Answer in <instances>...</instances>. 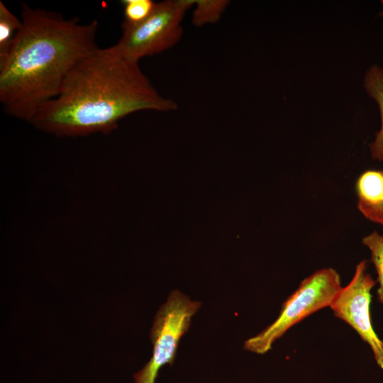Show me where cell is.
I'll list each match as a JSON object with an SVG mask.
<instances>
[{
	"instance_id": "obj_2",
	"label": "cell",
	"mask_w": 383,
	"mask_h": 383,
	"mask_svg": "<svg viewBox=\"0 0 383 383\" xmlns=\"http://www.w3.org/2000/svg\"><path fill=\"white\" fill-rule=\"evenodd\" d=\"M21 28L0 61V101L9 116L30 122L55 98L70 71L97 50L98 22L21 4Z\"/></svg>"
},
{
	"instance_id": "obj_9",
	"label": "cell",
	"mask_w": 383,
	"mask_h": 383,
	"mask_svg": "<svg viewBox=\"0 0 383 383\" xmlns=\"http://www.w3.org/2000/svg\"><path fill=\"white\" fill-rule=\"evenodd\" d=\"M21 26V18L0 1V61L9 52Z\"/></svg>"
},
{
	"instance_id": "obj_8",
	"label": "cell",
	"mask_w": 383,
	"mask_h": 383,
	"mask_svg": "<svg viewBox=\"0 0 383 383\" xmlns=\"http://www.w3.org/2000/svg\"><path fill=\"white\" fill-rule=\"evenodd\" d=\"M365 87L368 94L377 103L381 117V128L370 144V152L373 159L383 162V68L372 65L367 72Z\"/></svg>"
},
{
	"instance_id": "obj_3",
	"label": "cell",
	"mask_w": 383,
	"mask_h": 383,
	"mask_svg": "<svg viewBox=\"0 0 383 383\" xmlns=\"http://www.w3.org/2000/svg\"><path fill=\"white\" fill-rule=\"evenodd\" d=\"M342 288L340 277L332 267L318 270L303 279L282 304L276 320L244 343L256 354L269 351L288 330L313 313L330 307Z\"/></svg>"
},
{
	"instance_id": "obj_1",
	"label": "cell",
	"mask_w": 383,
	"mask_h": 383,
	"mask_svg": "<svg viewBox=\"0 0 383 383\" xmlns=\"http://www.w3.org/2000/svg\"><path fill=\"white\" fill-rule=\"evenodd\" d=\"M177 108L152 85L138 62L111 47L99 48L70 71L58 95L40 106L29 123L57 137H82L109 133L135 112Z\"/></svg>"
},
{
	"instance_id": "obj_11",
	"label": "cell",
	"mask_w": 383,
	"mask_h": 383,
	"mask_svg": "<svg viewBox=\"0 0 383 383\" xmlns=\"http://www.w3.org/2000/svg\"><path fill=\"white\" fill-rule=\"evenodd\" d=\"M362 244L371 252L372 261L377 271L379 284L377 291V298L383 304V235L374 231L362 238Z\"/></svg>"
},
{
	"instance_id": "obj_10",
	"label": "cell",
	"mask_w": 383,
	"mask_h": 383,
	"mask_svg": "<svg viewBox=\"0 0 383 383\" xmlns=\"http://www.w3.org/2000/svg\"><path fill=\"white\" fill-rule=\"evenodd\" d=\"M229 3L227 0H194L193 24L203 26L218 21Z\"/></svg>"
},
{
	"instance_id": "obj_12",
	"label": "cell",
	"mask_w": 383,
	"mask_h": 383,
	"mask_svg": "<svg viewBox=\"0 0 383 383\" xmlns=\"http://www.w3.org/2000/svg\"><path fill=\"white\" fill-rule=\"evenodd\" d=\"M123 23L135 24L148 18L154 10L156 3L152 0H124Z\"/></svg>"
},
{
	"instance_id": "obj_6",
	"label": "cell",
	"mask_w": 383,
	"mask_h": 383,
	"mask_svg": "<svg viewBox=\"0 0 383 383\" xmlns=\"http://www.w3.org/2000/svg\"><path fill=\"white\" fill-rule=\"evenodd\" d=\"M375 282L367 271V261L360 262L350 282L342 287L330 308L338 318L348 324L370 348L377 365L383 370V340L371 320V291Z\"/></svg>"
},
{
	"instance_id": "obj_13",
	"label": "cell",
	"mask_w": 383,
	"mask_h": 383,
	"mask_svg": "<svg viewBox=\"0 0 383 383\" xmlns=\"http://www.w3.org/2000/svg\"><path fill=\"white\" fill-rule=\"evenodd\" d=\"M362 215L369 221L383 226V204L374 209L366 211Z\"/></svg>"
},
{
	"instance_id": "obj_5",
	"label": "cell",
	"mask_w": 383,
	"mask_h": 383,
	"mask_svg": "<svg viewBox=\"0 0 383 383\" xmlns=\"http://www.w3.org/2000/svg\"><path fill=\"white\" fill-rule=\"evenodd\" d=\"M201 303L175 290L171 292L155 317L150 331L153 352L148 362L133 376L134 383H155L159 370L172 364L182 336Z\"/></svg>"
},
{
	"instance_id": "obj_4",
	"label": "cell",
	"mask_w": 383,
	"mask_h": 383,
	"mask_svg": "<svg viewBox=\"0 0 383 383\" xmlns=\"http://www.w3.org/2000/svg\"><path fill=\"white\" fill-rule=\"evenodd\" d=\"M194 0H167L156 3L151 14L135 24L122 23L118 41L111 46L118 54L138 62L173 47L181 38L182 22Z\"/></svg>"
},
{
	"instance_id": "obj_7",
	"label": "cell",
	"mask_w": 383,
	"mask_h": 383,
	"mask_svg": "<svg viewBox=\"0 0 383 383\" xmlns=\"http://www.w3.org/2000/svg\"><path fill=\"white\" fill-rule=\"evenodd\" d=\"M357 208L362 214L383 204V171L367 170L356 183Z\"/></svg>"
}]
</instances>
